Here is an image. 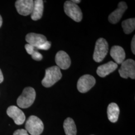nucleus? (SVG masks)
<instances>
[{"label": "nucleus", "mask_w": 135, "mask_h": 135, "mask_svg": "<svg viewBox=\"0 0 135 135\" xmlns=\"http://www.w3.org/2000/svg\"><path fill=\"white\" fill-rule=\"evenodd\" d=\"M62 77V74L59 68L54 66L46 70L45 76L42 84L46 88H50L59 81Z\"/></svg>", "instance_id": "obj_1"}, {"label": "nucleus", "mask_w": 135, "mask_h": 135, "mask_svg": "<svg viewBox=\"0 0 135 135\" xmlns=\"http://www.w3.org/2000/svg\"><path fill=\"white\" fill-rule=\"evenodd\" d=\"M36 96V93L34 88L32 87L25 88L22 94L17 99V105L20 108L26 109L34 103Z\"/></svg>", "instance_id": "obj_2"}, {"label": "nucleus", "mask_w": 135, "mask_h": 135, "mask_svg": "<svg viewBox=\"0 0 135 135\" xmlns=\"http://www.w3.org/2000/svg\"><path fill=\"white\" fill-rule=\"evenodd\" d=\"M44 128L43 122L37 116H30L25 124L26 130L31 135H41Z\"/></svg>", "instance_id": "obj_3"}, {"label": "nucleus", "mask_w": 135, "mask_h": 135, "mask_svg": "<svg viewBox=\"0 0 135 135\" xmlns=\"http://www.w3.org/2000/svg\"><path fill=\"white\" fill-rule=\"evenodd\" d=\"M109 50V46L106 40L104 38H100L97 41L94 52L93 54L94 60L100 63L106 56Z\"/></svg>", "instance_id": "obj_4"}, {"label": "nucleus", "mask_w": 135, "mask_h": 135, "mask_svg": "<svg viewBox=\"0 0 135 135\" xmlns=\"http://www.w3.org/2000/svg\"><path fill=\"white\" fill-rule=\"evenodd\" d=\"M64 11L68 16L76 22L82 21L83 14L81 9L77 4L72 1H67L64 4Z\"/></svg>", "instance_id": "obj_5"}, {"label": "nucleus", "mask_w": 135, "mask_h": 135, "mask_svg": "<svg viewBox=\"0 0 135 135\" xmlns=\"http://www.w3.org/2000/svg\"><path fill=\"white\" fill-rule=\"evenodd\" d=\"M119 73L121 77L124 79L130 78L135 79V62L132 59H128L121 64Z\"/></svg>", "instance_id": "obj_6"}, {"label": "nucleus", "mask_w": 135, "mask_h": 135, "mask_svg": "<svg viewBox=\"0 0 135 135\" xmlns=\"http://www.w3.org/2000/svg\"><path fill=\"white\" fill-rule=\"evenodd\" d=\"M96 84V80L90 75H85L80 78L77 83L78 91L82 93L88 92Z\"/></svg>", "instance_id": "obj_7"}, {"label": "nucleus", "mask_w": 135, "mask_h": 135, "mask_svg": "<svg viewBox=\"0 0 135 135\" xmlns=\"http://www.w3.org/2000/svg\"><path fill=\"white\" fill-rule=\"evenodd\" d=\"M15 7L19 14L23 16L31 14L33 7V0H18L15 3Z\"/></svg>", "instance_id": "obj_8"}, {"label": "nucleus", "mask_w": 135, "mask_h": 135, "mask_svg": "<svg viewBox=\"0 0 135 135\" xmlns=\"http://www.w3.org/2000/svg\"><path fill=\"white\" fill-rule=\"evenodd\" d=\"M7 113L8 116L13 119L16 125L23 124L26 120V116L24 112L15 106L9 107L7 110Z\"/></svg>", "instance_id": "obj_9"}, {"label": "nucleus", "mask_w": 135, "mask_h": 135, "mask_svg": "<svg viewBox=\"0 0 135 135\" xmlns=\"http://www.w3.org/2000/svg\"><path fill=\"white\" fill-rule=\"evenodd\" d=\"M55 61L57 67L60 69L67 70L70 67L71 59L66 52L60 51H59L55 57Z\"/></svg>", "instance_id": "obj_10"}, {"label": "nucleus", "mask_w": 135, "mask_h": 135, "mask_svg": "<svg viewBox=\"0 0 135 135\" xmlns=\"http://www.w3.org/2000/svg\"><path fill=\"white\" fill-rule=\"evenodd\" d=\"M127 8L128 7L125 2H120L118 4V8L109 15L108 18L109 22L113 24L118 23Z\"/></svg>", "instance_id": "obj_11"}, {"label": "nucleus", "mask_w": 135, "mask_h": 135, "mask_svg": "<svg viewBox=\"0 0 135 135\" xmlns=\"http://www.w3.org/2000/svg\"><path fill=\"white\" fill-rule=\"evenodd\" d=\"M26 40L28 43L35 48H37L45 43L47 40L43 35L31 33L26 36Z\"/></svg>", "instance_id": "obj_12"}, {"label": "nucleus", "mask_w": 135, "mask_h": 135, "mask_svg": "<svg viewBox=\"0 0 135 135\" xmlns=\"http://www.w3.org/2000/svg\"><path fill=\"white\" fill-rule=\"evenodd\" d=\"M118 68V64L113 61L100 66L97 68V73L100 77L104 78L115 71Z\"/></svg>", "instance_id": "obj_13"}, {"label": "nucleus", "mask_w": 135, "mask_h": 135, "mask_svg": "<svg viewBox=\"0 0 135 135\" xmlns=\"http://www.w3.org/2000/svg\"><path fill=\"white\" fill-rule=\"evenodd\" d=\"M110 55L117 64H121L126 58L125 52L124 49L119 46L112 47L110 51Z\"/></svg>", "instance_id": "obj_14"}, {"label": "nucleus", "mask_w": 135, "mask_h": 135, "mask_svg": "<svg viewBox=\"0 0 135 135\" xmlns=\"http://www.w3.org/2000/svg\"><path fill=\"white\" fill-rule=\"evenodd\" d=\"M44 2L42 0L34 1V7L31 13V18L34 21L40 19L43 14Z\"/></svg>", "instance_id": "obj_15"}, {"label": "nucleus", "mask_w": 135, "mask_h": 135, "mask_svg": "<svg viewBox=\"0 0 135 135\" xmlns=\"http://www.w3.org/2000/svg\"><path fill=\"white\" fill-rule=\"evenodd\" d=\"M120 114V109L118 105L112 103L109 105L107 109V115L109 120L112 123H116L118 120Z\"/></svg>", "instance_id": "obj_16"}, {"label": "nucleus", "mask_w": 135, "mask_h": 135, "mask_svg": "<svg viewBox=\"0 0 135 135\" xmlns=\"http://www.w3.org/2000/svg\"><path fill=\"white\" fill-rule=\"evenodd\" d=\"M64 129L66 135H76L77 128L74 121L71 118H68L64 122Z\"/></svg>", "instance_id": "obj_17"}, {"label": "nucleus", "mask_w": 135, "mask_h": 135, "mask_svg": "<svg viewBox=\"0 0 135 135\" xmlns=\"http://www.w3.org/2000/svg\"><path fill=\"white\" fill-rule=\"evenodd\" d=\"M122 26L125 34H130L135 30V18H131L123 21Z\"/></svg>", "instance_id": "obj_18"}, {"label": "nucleus", "mask_w": 135, "mask_h": 135, "mask_svg": "<svg viewBox=\"0 0 135 135\" xmlns=\"http://www.w3.org/2000/svg\"><path fill=\"white\" fill-rule=\"evenodd\" d=\"M31 56L32 59L36 61H41L43 59V56L41 54L39 53L37 49H36V50L34 51L33 53L32 54Z\"/></svg>", "instance_id": "obj_19"}, {"label": "nucleus", "mask_w": 135, "mask_h": 135, "mask_svg": "<svg viewBox=\"0 0 135 135\" xmlns=\"http://www.w3.org/2000/svg\"><path fill=\"white\" fill-rule=\"evenodd\" d=\"M51 46V43L50 42L47 41L45 43L43 44L41 46L37 48H36L37 50H48L50 48Z\"/></svg>", "instance_id": "obj_20"}, {"label": "nucleus", "mask_w": 135, "mask_h": 135, "mask_svg": "<svg viewBox=\"0 0 135 135\" xmlns=\"http://www.w3.org/2000/svg\"><path fill=\"white\" fill-rule=\"evenodd\" d=\"M25 49H26L27 52L30 55H32V54L33 53L34 51L36 49L35 47L32 46V45H30L29 44H27L25 45Z\"/></svg>", "instance_id": "obj_21"}, {"label": "nucleus", "mask_w": 135, "mask_h": 135, "mask_svg": "<svg viewBox=\"0 0 135 135\" xmlns=\"http://www.w3.org/2000/svg\"><path fill=\"white\" fill-rule=\"evenodd\" d=\"M13 135H29L28 132L24 129H19L16 131Z\"/></svg>", "instance_id": "obj_22"}, {"label": "nucleus", "mask_w": 135, "mask_h": 135, "mask_svg": "<svg viewBox=\"0 0 135 135\" xmlns=\"http://www.w3.org/2000/svg\"><path fill=\"white\" fill-rule=\"evenodd\" d=\"M131 49L132 53L135 54V36L134 35L131 42Z\"/></svg>", "instance_id": "obj_23"}, {"label": "nucleus", "mask_w": 135, "mask_h": 135, "mask_svg": "<svg viewBox=\"0 0 135 135\" xmlns=\"http://www.w3.org/2000/svg\"><path fill=\"white\" fill-rule=\"evenodd\" d=\"M3 80H4L3 75V73H2L1 70L0 69V84L3 82Z\"/></svg>", "instance_id": "obj_24"}, {"label": "nucleus", "mask_w": 135, "mask_h": 135, "mask_svg": "<svg viewBox=\"0 0 135 135\" xmlns=\"http://www.w3.org/2000/svg\"><path fill=\"white\" fill-rule=\"evenodd\" d=\"M73 3H74L76 4H77L78 3H80L81 2L80 0H73L72 1Z\"/></svg>", "instance_id": "obj_25"}, {"label": "nucleus", "mask_w": 135, "mask_h": 135, "mask_svg": "<svg viewBox=\"0 0 135 135\" xmlns=\"http://www.w3.org/2000/svg\"><path fill=\"white\" fill-rule=\"evenodd\" d=\"M2 23H3V20H2V18L1 16L0 15V28H1V27L2 26Z\"/></svg>", "instance_id": "obj_26"}]
</instances>
